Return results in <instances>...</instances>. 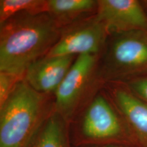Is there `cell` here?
<instances>
[{
  "mask_svg": "<svg viewBox=\"0 0 147 147\" xmlns=\"http://www.w3.org/2000/svg\"><path fill=\"white\" fill-rule=\"evenodd\" d=\"M60 34L47 12L18 14L0 24V71L24 78L30 65L54 47Z\"/></svg>",
  "mask_w": 147,
  "mask_h": 147,
  "instance_id": "cell-1",
  "label": "cell"
},
{
  "mask_svg": "<svg viewBox=\"0 0 147 147\" xmlns=\"http://www.w3.org/2000/svg\"><path fill=\"white\" fill-rule=\"evenodd\" d=\"M55 112V95L40 93L22 79L0 106V147H27Z\"/></svg>",
  "mask_w": 147,
  "mask_h": 147,
  "instance_id": "cell-2",
  "label": "cell"
},
{
  "mask_svg": "<svg viewBox=\"0 0 147 147\" xmlns=\"http://www.w3.org/2000/svg\"><path fill=\"white\" fill-rule=\"evenodd\" d=\"M69 136L73 147H138L103 87L69 123Z\"/></svg>",
  "mask_w": 147,
  "mask_h": 147,
  "instance_id": "cell-3",
  "label": "cell"
},
{
  "mask_svg": "<svg viewBox=\"0 0 147 147\" xmlns=\"http://www.w3.org/2000/svg\"><path fill=\"white\" fill-rule=\"evenodd\" d=\"M99 72L104 83H125L147 75V31L108 35L100 55Z\"/></svg>",
  "mask_w": 147,
  "mask_h": 147,
  "instance_id": "cell-4",
  "label": "cell"
},
{
  "mask_svg": "<svg viewBox=\"0 0 147 147\" xmlns=\"http://www.w3.org/2000/svg\"><path fill=\"white\" fill-rule=\"evenodd\" d=\"M100 55H82L75 59L55 93V112L69 123L102 89Z\"/></svg>",
  "mask_w": 147,
  "mask_h": 147,
  "instance_id": "cell-5",
  "label": "cell"
},
{
  "mask_svg": "<svg viewBox=\"0 0 147 147\" xmlns=\"http://www.w3.org/2000/svg\"><path fill=\"white\" fill-rule=\"evenodd\" d=\"M108 35L95 14L61 27L58 42L46 56L100 55Z\"/></svg>",
  "mask_w": 147,
  "mask_h": 147,
  "instance_id": "cell-6",
  "label": "cell"
},
{
  "mask_svg": "<svg viewBox=\"0 0 147 147\" xmlns=\"http://www.w3.org/2000/svg\"><path fill=\"white\" fill-rule=\"evenodd\" d=\"M103 89L124 121L138 147H147V103L125 83L105 82Z\"/></svg>",
  "mask_w": 147,
  "mask_h": 147,
  "instance_id": "cell-7",
  "label": "cell"
},
{
  "mask_svg": "<svg viewBox=\"0 0 147 147\" xmlns=\"http://www.w3.org/2000/svg\"><path fill=\"white\" fill-rule=\"evenodd\" d=\"M97 15L108 34L147 31V13L140 1L97 0Z\"/></svg>",
  "mask_w": 147,
  "mask_h": 147,
  "instance_id": "cell-8",
  "label": "cell"
},
{
  "mask_svg": "<svg viewBox=\"0 0 147 147\" xmlns=\"http://www.w3.org/2000/svg\"><path fill=\"white\" fill-rule=\"evenodd\" d=\"M76 56H45L27 69L24 79L35 91L55 95Z\"/></svg>",
  "mask_w": 147,
  "mask_h": 147,
  "instance_id": "cell-9",
  "label": "cell"
},
{
  "mask_svg": "<svg viewBox=\"0 0 147 147\" xmlns=\"http://www.w3.org/2000/svg\"><path fill=\"white\" fill-rule=\"evenodd\" d=\"M97 0H47V12L60 28L97 14Z\"/></svg>",
  "mask_w": 147,
  "mask_h": 147,
  "instance_id": "cell-10",
  "label": "cell"
},
{
  "mask_svg": "<svg viewBox=\"0 0 147 147\" xmlns=\"http://www.w3.org/2000/svg\"><path fill=\"white\" fill-rule=\"evenodd\" d=\"M27 147H73L69 123L54 112L37 131Z\"/></svg>",
  "mask_w": 147,
  "mask_h": 147,
  "instance_id": "cell-11",
  "label": "cell"
},
{
  "mask_svg": "<svg viewBox=\"0 0 147 147\" xmlns=\"http://www.w3.org/2000/svg\"><path fill=\"white\" fill-rule=\"evenodd\" d=\"M47 0H1L0 24L22 13L47 12Z\"/></svg>",
  "mask_w": 147,
  "mask_h": 147,
  "instance_id": "cell-12",
  "label": "cell"
},
{
  "mask_svg": "<svg viewBox=\"0 0 147 147\" xmlns=\"http://www.w3.org/2000/svg\"><path fill=\"white\" fill-rule=\"evenodd\" d=\"M23 78L12 74L0 71V106L7 100L18 82Z\"/></svg>",
  "mask_w": 147,
  "mask_h": 147,
  "instance_id": "cell-13",
  "label": "cell"
},
{
  "mask_svg": "<svg viewBox=\"0 0 147 147\" xmlns=\"http://www.w3.org/2000/svg\"><path fill=\"white\" fill-rule=\"evenodd\" d=\"M134 95L147 103V75L125 83Z\"/></svg>",
  "mask_w": 147,
  "mask_h": 147,
  "instance_id": "cell-14",
  "label": "cell"
},
{
  "mask_svg": "<svg viewBox=\"0 0 147 147\" xmlns=\"http://www.w3.org/2000/svg\"><path fill=\"white\" fill-rule=\"evenodd\" d=\"M140 2H141V3H142V6L144 7V10L147 13V0H144V1H140Z\"/></svg>",
  "mask_w": 147,
  "mask_h": 147,
  "instance_id": "cell-15",
  "label": "cell"
},
{
  "mask_svg": "<svg viewBox=\"0 0 147 147\" xmlns=\"http://www.w3.org/2000/svg\"><path fill=\"white\" fill-rule=\"evenodd\" d=\"M87 147H128L124 146H116V145H112V146H87Z\"/></svg>",
  "mask_w": 147,
  "mask_h": 147,
  "instance_id": "cell-16",
  "label": "cell"
}]
</instances>
